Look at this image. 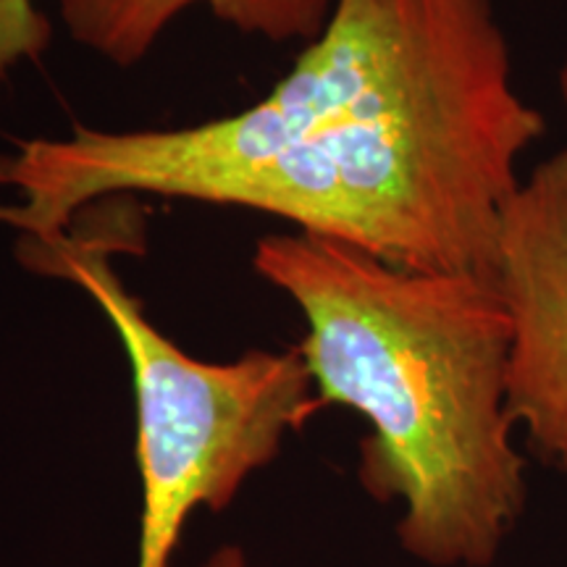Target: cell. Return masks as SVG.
Listing matches in <instances>:
<instances>
[{
    "label": "cell",
    "mask_w": 567,
    "mask_h": 567,
    "mask_svg": "<svg viewBox=\"0 0 567 567\" xmlns=\"http://www.w3.org/2000/svg\"><path fill=\"white\" fill-rule=\"evenodd\" d=\"M547 130L513 87L492 0H337L250 109L179 130L17 140L0 224L66 237L84 205L161 195L271 213L389 266L494 281L517 158Z\"/></svg>",
    "instance_id": "cell-1"
},
{
    "label": "cell",
    "mask_w": 567,
    "mask_h": 567,
    "mask_svg": "<svg viewBox=\"0 0 567 567\" xmlns=\"http://www.w3.org/2000/svg\"><path fill=\"white\" fill-rule=\"evenodd\" d=\"M255 274L295 300L318 405L360 413V484L402 502L396 536L431 567H488L528 502L513 444V321L494 281L389 266L308 231L266 234Z\"/></svg>",
    "instance_id": "cell-2"
},
{
    "label": "cell",
    "mask_w": 567,
    "mask_h": 567,
    "mask_svg": "<svg viewBox=\"0 0 567 567\" xmlns=\"http://www.w3.org/2000/svg\"><path fill=\"white\" fill-rule=\"evenodd\" d=\"M21 260L76 284L122 339L137 408V567H168L187 517L229 505L247 476L279 455L284 436L321 408L300 347L205 363L163 334L95 247L66 234L27 247Z\"/></svg>",
    "instance_id": "cell-3"
},
{
    "label": "cell",
    "mask_w": 567,
    "mask_h": 567,
    "mask_svg": "<svg viewBox=\"0 0 567 567\" xmlns=\"http://www.w3.org/2000/svg\"><path fill=\"white\" fill-rule=\"evenodd\" d=\"M494 287L513 321L507 415L567 471V151L538 163L509 203Z\"/></svg>",
    "instance_id": "cell-4"
},
{
    "label": "cell",
    "mask_w": 567,
    "mask_h": 567,
    "mask_svg": "<svg viewBox=\"0 0 567 567\" xmlns=\"http://www.w3.org/2000/svg\"><path fill=\"white\" fill-rule=\"evenodd\" d=\"M337 0H59L71 40L113 66H134L153 51L182 13L205 6L243 34L271 42L308 40L323 32Z\"/></svg>",
    "instance_id": "cell-5"
},
{
    "label": "cell",
    "mask_w": 567,
    "mask_h": 567,
    "mask_svg": "<svg viewBox=\"0 0 567 567\" xmlns=\"http://www.w3.org/2000/svg\"><path fill=\"white\" fill-rule=\"evenodd\" d=\"M51 38V21L34 0H0V92L21 63L40 61Z\"/></svg>",
    "instance_id": "cell-6"
},
{
    "label": "cell",
    "mask_w": 567,
    "mask_h": 567,
    "mask_svg": "<svg viewBox=\"0 0 567 567\" xmlns=\"http://www.w3.org/2000/svg\"><path fill=\"white\" fill-rule=\"evenodd\" d=\"M200 567H247V559L239 547H221Z\"/></svg>",
    "instance_id": "cell-7"
},
{
    "label": "cell",
    "mask_w": 567,
    "mask_h": 567,
    "mask_svg": "<svg viewBox=\"0 0 567 567\" xmlns=\"http://www.w3.org/2000/svg\"><path fill=\"white\" fill-rule=\"evenodd\" d=\"M559 95H563V103L567 105V63L559 71Z\"/></svg>",
    "instance_id": "cell-8"
}]
</instances>
